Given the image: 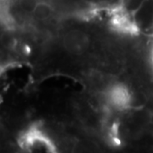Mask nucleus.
Here are the masks:
<instances>
[{
	"label": "nucleus",
	"instance_id": "3",
	"mask_svg": "<svg viewBox=\"0 0 153 153\" xmlns=\"http://www.w3.org/2000/svg\"><path fill=\"white\" fill-rule=\"evenodd\" d=\"M33 17L37 21H44L50 16V8L46 4H38L33 10Z\"/></svg>",
	"mask_w": 153,
	"mask_h": 153
},
{
	"label": "nucleus",
	"instance_id": "2",
	"mask_svg": "<svg viewBox=\"0 0 153 153\" xmlns=\"http://www.w3.org/2000/svg\"><path fill=\"white\" fill-rule=\"evenodd\" d=\"M64 43L67 49L73 52H80L86 48L88 41L86 37L82 33L72 32L66 35Z\"/></svg>",
	"mask_w": 153,
	"mask_h": 153
},
{
	"label": "nucleus",
	"instance_id": "1",
	"mask_svg": "<svg viewBox=\"0 0 153 153\" xmlns=\"http://www.w3.org/2000/svg\"><path fill=\"white\" fill-rule=\"evenodd\" d=\"M111 103L117 108H126L130 103V95L123 87L113 88L109 94Z\"/></svg>",
	"mask_w": 153,
	"mask_h": 153
}]
</instances>
